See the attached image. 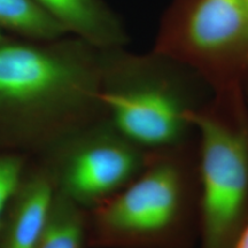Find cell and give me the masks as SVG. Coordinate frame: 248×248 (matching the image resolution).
Listing matches in <instances>:
<instances>
[{"mask_svg": "<svg viewBox=\"0 0 248 248\" xmlns=\"http://www.w3.org/2000/svg\"><path fill=\"white\" fill-rule=\"evenodd\" d=\"M101 49L84 40L0 44V153L38 159L105 117Z\"/></svg>", "mask_w": 248, "mask_h": 248, "instance_id": "6da1fadb", "label": "cell"}, {"mask_svg": "<svg viewBox=\"0 0 248 248\" xmlns=\"http://www.w3.org/2000/svg\"><path fill=\"white\" fill-rule=\"evenodd\" d=\"M159 52L191 68L214 93L240 90L248 73V0H193Z\"/></svg>", "mask_w": 248, "mask_h": 248, "instance_id": "8992f818", "label": "cell"}, {"mask_svg": "<svg viewBox=\"0 0 248 248\" xmlns=\"http://www.w3.org/2000/svg\"><path fill=\"white\" fill-rule=\"evenodd\" d=\"M209 91L195 71L160 52L131 58L101 49L105 119L147 153L197 141L191 116L213 98Z\"/></svg>", "mask_w": 248, "mask_h": 248, "instance_id": "3957f363", "label": "cell"}, {"mask_svg": "<svg viewBox=\"0 0 248 248\" xmlns=\"http://www.w3.org/2000/svg\"><path fill=\"white\" fill-rule=\"evenodd\" d=\"M0 30L15 38L48 42L68 32L33 0H0Z\"/></svg>", "mask_w": 248, "mask_h": 248, "instance_id": "30bf717a", "label": "cell"}, {"mask_svg": "<svg viewBox=\"0 0 248 248\" xmlns=\"http://www.w3.org/2000/svg\"><path fill=\"white\" fill-rule=\"evenodd\" d=\"M28 160L20 155L0 153V219L12 192L22 176Z\"/></svg>", "mask_w": 248, "mask_h": 248, "instance_id": "8fae6325", "label": "cell"}, {"mask_svg": "<svg viewBox=\"0 0 248 248\" xmlns=\"http://www.w3.org/2000/svg\"><path fill=\"white\" fill-rule=\"evenodd\" d=\"M198 138L200 248H234L248 221V104L214 93L191 116Z\"/></svg>", "mask_w": 248, "mask_h": 248, "instance_id": "277c9868", "label": "cell"}, {"mask_svg": "<svg viewBox=\"0 0 248 248\" xmlns=\"http://www.w3.org/2000/svg\"><path fill=\"white\" fill-rule=\"evenodd\" d=\"M55 188L47 170L29 159L0 219V248H35Z\"/></svg>", "mask_w": 248, "mask_h": 248, "instance_id": "52a82bcc", "label": "cell"}, {"mask_svg": "<svg viewBox=\"0 0 248 248\" xmlns=\"http://www.w3.org/2000/svg\"><path fill=\"white\" fill-rule=\"evenodd\" d=\"M234 248H248V221L246 224H245L240 235L238 237V240L237 243H235Z\"/></svg>", "mask_w": 248, "mask_h": 248, "instance_id": "7c38bea8", "label": "cell"}, {"mask_svg": "<svg viewBox=\"0 0 248 248\" xmlns=\"http://www.w3.org/2000/svg\"><path fill=\"white\" fill-rule=\"evenodd\" d=\"M148 155L104 117L68 136L35 160L47 170L55 192L91 210L131 183Z\"/></svg>", "mask_w": 248, "mask_h": 248, "instance_id": "5b68a950", "label": "cell"}, {"mask_svg": "<svg viewBox=\"0 0 248 248\" xmlns=\"http://www.w3.org/2000/svg\"><path fill=\"white\" fill-rule=\"evenodd\" d=\"M35 248H90L88 210L55 192Z\"/></svg>", "mask_w": 248, "mask_h": 248, "instance_id": "9c48e42d", "label": "cell"}, {"mask_svg": "<svg viewBox=\"0 0 248 248\" xmlns=\"http://www.w3.org/2000/svg\"><path fill=\"white\" fill-rule=\"evenodd\" d=\"M71 33L99 49L116 48L122 43L119 27L101 0H33Z\"/></svg>", "mask_w": 248, "mask_h": 248, "instance_id": "ba28073f", "label": "cell"}, {"mask_svg": "<svg viewBox=\"0 0 248 248\" xmlns=\"http://www.w3.org/2000/svg\"><path fill=\"white\" fill-rule=\"evenodd\" d=\"M9 37H11V36H8L7 33L4 32V31L0 30V44H2V43L6 42V40H7Z\"/></svg>", "mask_w": 248, "mask_h": 248, "instance_id": "4fadbf2b", "label": "cell"}, {"mask_svg": "<svg viewBox=\"0 0 248 248\" xmlns=\"http://www.w3.org/2000/svg\"><path fill=\"white\" fill-rule=\"evenodd\" d=\"M89 212L90 248H192L199 240L197 141L153 152L122 191Z\"/></svg>", "mask_w": 248, "mask_h": 248, "instance_id": "7a4b0ae2", "label": "cell"}]
</instances>
